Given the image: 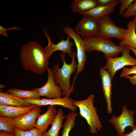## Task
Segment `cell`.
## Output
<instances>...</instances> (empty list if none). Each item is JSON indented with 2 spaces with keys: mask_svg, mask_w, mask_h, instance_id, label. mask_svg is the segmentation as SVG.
<instances>
[{
  "mask_svg": "<svg viewBox=\"0 0 136 136\" xmlns=\"http://www.w3.org/2000/svg\"><path fill=\"white\" fill-rule=\"evenodd\" d=\"M50 57L44 48L34 41L25 43L20 49L22 66L25 71L36 74L41 75L47 70Z\"/></svg>",
  "mask_w": 136,
  "mask_h": 136,
  "instance_id": "cell-1",
  "label": "cell"
},
{
  "mask_svg": "<svg viewBox=\"0 0 136 136\" xmlns=\"http://www.w3.org/2000/svg\"><path fill=\"white\" fill-rule=\"evenodd\" d=\"M76 52L74 51L71 62L68 64L65 62V54L62 52L60 55V58L63 62L62 67H59V63L54 65L52 69L54 82L59 85L61 88L63 95L64 96L69 97L71 93L74 91L70 84L71 75L77 70V64L75 60Z\"/></svg>",
  "mask_w": 136,
  "mask_h": 136,
  "instance_id": "cell-2",
  "label": "cell"
},
{
  "mask_svg": "<svg viewBox=\"0 0 136 136\" xmlns=\"http://www.w3.org/2000/svg\"><path fill=\"white\" fill-rule=\"evenodd\" d=\"M84 42L86 51L91 52L97 51L104 54L106 58L118 57V54L123 53L125 46L116 45L109 39H106L98 36L83 39Z\"/></svg>",
  "mask_w": 136,
  "mask_h": 136,
  "instance_id": "cell-3",
  "label": "cell"
},
{
  "mask_svg": "<svg viewBox=\"0 0 136 136\" xmlns=\"http://www.w3.org/2000/svg\"><path fill=\"white\" fill-rule=\"evenodd\" d=\"M94 96L90 94L85 99L77 100L73 99V104L79 110V114L85 119L89 125V131L93 134L97 133L103 126L97 113V109L94 105Z\"/></svg>",
  "mask_w": 136,
  "mask_h": 136,
  "instance_id": "cell-4",
  "label": "cell"
},
{
  "mask_svg": "<svg viewBox=\"0 0 136 136\" xmlns=\"http://www.w3.org/2000/svg\"><path fill=\"white\" fill-rule=\"evenodd\" d=\"M99 29L98 36L106 39L116 38L121 41L123 38L127 29L115 25L110 18L109 15L104 16L97 20Z\"/></svg>",
  "mask_w": 136,
  "mask_h": 136,
  "instance_id": "cell-5",
  "label": "cell"
},
{
  "mask_svg": "<svg viewBox=\"0 0 136 136\" xmlns=\"http://www.w3.org/2000/svg\"><path fill=\"white\" fill-rule=\"evenodd\" d=\"M129 47L126 46L121 56L106 58V65L104 67L109 73L112 80L116 73L118 70L126 66H133L136 65V58L131 55Z\"/></svg>",
  "mask_w": 136,
  "mask_h": 136,
  "instance_id": "cell-6",
  "label": "cell"
},
{
  "mask_svg": "<svg viewBox=\"0 0 136 136\" xmlns=\"http://www.w3.org/2000/svg\"><path fill=\"white\" fill-rule=\"evenodd\" d=\"M64 32L74 40L77 49L76 55L78 60L76 75L72 85L74 83L78 75L83 71L85 66L87 59L85 52V46L84 40L75 31L72 27L66 26L63 28Z\"/></svg>",
  "mask_w": 136,
  "mask_h": 136,
  "instance_id": "cell-7",
  "label": "cell"
},
{
  "mask_svg": "<svg viewBox=\"0 0 136 136\" xmlns=\"http://www.w3.org/2000/svg\"><path fill=\"white\" fill-rule=\"evenodd\" d=\"M99 29L97 20L88 15H83L81 21L74 28L83 39L98 36Z\"/></svg>",
  "mask_w": 136,
  "mask_h": 136,
  "instance_id": "cell-8",
  "label": "cell"
},
{
  "mask_svg": "<svg viewBox=\"0 0 136 136\" xmlns=\"http://www.w3.org/2000/svg\"><path fill=\"white\" fill-rule=\"evenodd\" d=\"M134 111L128 109L125 106L122 107L121 114L116 117L114 115L109 120V122L113 124L117 132L118 136L124 133L125 128L128 127L133 129L136 127L134 124Z\"/></svg>",
  "mask_w": 136,
  "mask_h": 136,
  "instance_id": "cell-9",
  "label": "cell"
},
{
  "mask_svg": "<svg viewBox=\"0 0 136 136\" xmlns=\"http://www.w3.org/2000/svg\"><path fill=\"white\" fill-rule=\"evenodd\" d=\"M43 29L44 35L46 37L48 41V45L44 48L46 52L50 57L52 55V53L55 51L59 50L66 53L71 58L74 52L72 49L74 43L73 42L70 41L71 38L68 36L66 40H64L62 39L60 42L55 44L52 42L46 28L44 27Z\"/></svg>",
  "mask_w": 136,
  "mask_h": 136,
  "instance_id": "cell-10",
  "label": "cell"
},
{
  "mask_svg": "<svg viewBox=\"0 0 136 136\" xmlns=\"http://www.w3.org/2000/svg\"><path fill=\"white\" fill-rule=\"evenodd\" d=\"M41 111V107L37 106L28 113L14 118L15 128L24 131L30 130L34 127L37 117Z\"/></svg>",
  "mask_w": 136,
  "mask_h": 136,
  "instance_id": "cell-11",
  "label": "cell"
},
{
  "mask_svg": "<svg viewBox=\"0 0 136 136\" xmlns=\"http://www.w3.org/2000/svg\"><path fill=\"white\" fill-rule=\"evenodd\" d=\"M47 70L48 75L47 82L43 86L38 88L40 96L49 99L62 97L63 95L61 89L54 82L52 69L48 68Z\"/></svg>",
  "mask_w": 136,
  "mask_h": 136,
  "instance_id": "cell-12",
  "label": "cell"
},
{
  "mask_svg": "<svg viewBox=\"0 0 136 136\" xmlns=\"http://www.w3.org/2000/svg\"><path fill=\"white\" fill-rule=\"evenodd\" d=\"M32 105L35 104L39 106H62L70 110L72 112H75L77 109V107L72 103L73 99L67 96L61 98L49 99L42 98L37 99H24Z\"/></svg>",
  "mask_w": 136,
  "mask_h": 136,
  "instance_id": "cell-13",
  "label": "cell"
},
{
  "mask_svg": "<svg viewBox=\"0 0 136 136\" xmlns=\"http://www.w3.org/2000/svg\"><path fill=\"white\" fill-rule=\"evenodd\" d=\"M99 73L104 95L107 104V110L108 113L111 114L113 111L111 101L112 81L113 80L109 73L104 67L99 69Z\"/></svg>",
  "mask_w": 136,
  "mask_h": 136,
  "instance_id": "cell-14",
  "label": "cell"
},
{
  "mask_svg": "<svg viewBox=\"0 0 136 136\" xmlns=\"http://www.w3.org/2000/svg\"><path fill=\"white\" fill-rule=\"evenodd\" d=\"M57 112L55 106H48L46 112L40 114L37 117L34 127L39 129L42 133L46 131L49 126L51 124L54 120Z\"/></svg>",
  "mask_w": 136,
  "mask_h": 136,
  "instance_id": "cell-15",
  "label": "cell"
},
{
  "mask_svg": "<svg viewBox=\"0 0 136 136\" xmlns=\"http://www.w3.org/2000/svg\"><path fill=\"white\" fill-rule=\"evenodd\" d=\"M37 106L33 104L28 107H20L0 105V116L14 118L28 113Z\"/></svg>",
  "mask_w": 136,
  "mask_h": 136,
  "instance_id": "cell-16",
  "label": "cell"
},
{
  "mask_svg": "<svg viewBox=\"0 0 136 136\" xmlns=\"http://www.w3.org/2000/svg\"><path fill=\"white\" fill-rule=\"evenodd\" d=\"M126 33L119 45H124L136 49V19L133 17L128 22Z\"/></svg>",
  "mask_w": 136,
  "mask_h": 136,
  "instance_id": "cell-17",
  "label": "cell"
},
{
  "mask_svg": "<svg viewBox=\"0 0 136 136\" xmlns=\"http://www.w3.org/2000/svg\"><path fill=\"white\" fill-rule=\"evenodd\" d=\"M118 0L109 5L104 6H97L90 10L80 13L83 15L90 16L97 20L101 17L107 15L111 14L114 11L118 3Z\"/></svg>",
  "mask_w": 136,
  "mask_h": 136,
  "instance_id": "cell-18",
  "label": "cell"
},
{
  "mask_svg": "<svg viewBox=\"0 0 136 136\" xmlns=\"http://www.w3.org/2000/svg\"><path fill=\"white\" fill-rule=\"evenodd\" d=\"M0 105L20 107H28L32 105L14 95L1 91L0 92Z\"/></svg>",
  "mask_w": 136,
  "mask_h": 136,
  "instance_id": "cell-19",
  "label": "cell"
},
{
  "mask_svg": "<svg viewBox=\"0 0 136 136\" xmlns=\"http://www.w3.org/2000/svg\"><path fill=\"white\" fill-rule=\"evenodd\" d=\"M64 115L62 110L60 108L57 111L56 116L51 124V128L48 131L43 133L42 136H59V132L61 128L63 127L62 122L66 118Z\"/></svg>",
  "mask_w": 136,
  "mask_h": 136,
  "instance_id": "cell-20",
  "label": "cell"
},
{
  "mask_svg": "<svg viewBox=\"0 0 136 136\" xmlns=\"http://www.w3.org/2000/svg\"><path fill=\"white\" fill-rule=\"evenodd\" d=\"M70 6L72 12L79 13L98 6L96 0H74Z\"/></svg>",
  "mask_w": 136,
  "mask_h": 136,
  "instance_id": "cell-21",
  "label": "cell"
},
{
  "mask_svg": "<svg viewBox=\"0 0 136 136\" xmlns=\"http://www.w3.org/2000/svg\"><path fill=\"white\" fill-rule=\"evenodd\" d=\"M6 92L14 95L23 99H40L41 96L40 95L38 88H35L32 90H30L11 88L7 90Z\"/></svg>",
  "mask_w": 136,
  "mask_h": 136,
  "instance_id": "cell-22",
  "label": "cell"
},
{
  "mask_svg": "<svg viewBox=\"0 0 136 136\" xmlns=\"http://www.w3.org/2000/svg\"><path fill=\"white\" fill-rule=\"evenodd\" d=\"M77 114L71 112L66 116V120L63 126L62 136H69L71 130L74 127Z\"/></svg>",
  "mask_w": 136,
  "mask_h": 136,
  "instance_id": "cell-23",
  "label": "cell"
},
{
  "mask_svg": "<svg viewBox=\"0 0 136 136\" xmlns=\"http://www.w3.org/2000/svg\"><path fill=\"white\" fill-rule=\"evenodd\" d=\"M15 125L14 118L0 116V130L15 134Z\"/></svg>",
  "mask_w": 136,
  "mask_h": 136,
  "instance_id": "cell-24",
  "label": "cell"
},
{
  "mask_svg": "<svg viewBox=\"0 0 136 136\" xmlns=\"http://www.w3.org/2000/svg\"><path fill=\"white\" fill-rule=\"evenodd\" d=\"M15 136H42V133L40 130L35 127L26 131H22L15 128Z\"/></svg>",
  "mask_w": 136,
  "mask_h": 136,
  "instance_id": "cell-25",
  "label": "cell"
},
{
  "mask_svg": "<svg viewBox=\"0 0 136 136\" xmlns=\"http://www.w3.org/2000/svg\"><path fill=\"white\" fill-rule=\"evenodd\" d=\"M136 14V0H134L122 15L125 18L134 17Z\"/></svg>",
  "mask_w": 136,
  "mask_h": 136,
  "instance_id": "cell-26",
  "label": "cell"
},
{
  "mask_svg": "<svg viewBox=\"0 0 136 136\" xmlns=\"http://www.w3.org/2000/svg\"><path fill=\"white\" fill-rule=\"evenodd\" d=\"M134 0H120L118 3L121 4L119 7V14L120 15H123L125 9H127L130 5L134 1Z\"/></svg>",
  "mask_w": 136,
  "mask_h": 136,
  "instance_id": "cell-27",
  "label": "cell"
},
{
  "mask_svg": "<svg viewBox=\"0 0 136 136\" xmlns=\"http://www.w3.org/2000/svg\"><path fill=\"white\" fill-rule=\"evenodd\" d=\"M133 74L136 75V65L130 68L126 67H123L120 77L121 78H123Z\"/></svg>",
  "mask_w": 136,
  "mask_h": 136,
  "instance_id": "cell-28",
  "label": "cell"
},
{
  "mask_svg": "<svg viewBox=\"0 0 136 136\" xmlns=\"http://www.w3.org/2000/svg\"><path fill=\"white\" fill-rule=\"evenodd\" d=\"M20 29L19 27H16L5 28L4 27L0 25V34L8 38L9 36L6 31L7 30L11 29L19 30Z\"/></svg>",
  "mask_w": 136,
  "mask_h": 136,
  "instance_id": "cell-29",
  "label": "cell"
},
{
  "mask_svg": "<svg viewBox=\"0 0 136 136\" xmlns=\"http://www.w3.org/2000/svg\"><path fill=\"white\" fill-rule=\"evenodd\" d=\"M98 6H104L109 5L115 0H96Z\"/></svg>",
  "mask_w": 136,
  "mask_h": 136,
  "instance_id": "cell-30",
  "label": "cell"
},
{
  "mask_svg": "<svg viewBox=\"0 0 136 136\" xmlns=\"http://www.w3.org/2000/svg\"><path fill=\"white\" fill-rule=\"evenodd\" d=\"M125 78L128 79L131 84L136 87V75H133L132 76H128Z\"/></svg>",
  "mask_w": 136,
  "mask_h": 136,
  "instance_id": "cell-31",
  "label": "cell"
},
{
  "mask_svg": "<svg viewBox=\"0 0 136 136\" xmlns=\"http://www.w3.org/2000/svg\"><path fill=\"white\" fill-rule=\"evenodd\" d=\"M120 136H136V127L132 129V131L129 133L127 134L124 133Z\"/></svg>",
  "mask_w": 136,
  "mask_h": 136,
  "instance_id": "cell-32",
  "label": "cell"
},
{
  "mask_svg": "<svg viewBox=\"0 0 136 136\" xmlns=\"http://www.w3.org/2000/svg\"><path fill=\"white\" fill-rule=\"evenodd\" d=\"M0 136H15V134L6 131L0 130Z\"/></svg>",
  "mask_w": 136,
  "mask_h": 136,
  "instance_id": "cell-33",
  "label": "cell"
},
{
  "mask_svg": "<svg viewBox=\"0 0 136 136\" xmlns=\"http://www.w3.org/2000/svg\"><path fill=\"white\" fill-rule=\"evenodd\" d=\"M129 47L130 49V50L132 52L134 53L136 57V49L130 47Z\"/></svg>",
  "mask_w": 136,
  "mask_h": 136,
  "instance_id": "cell-34",
  "label": "cell"
},
{
  "mask_svg": "<svg viewBox=\"0 0 136 136\" xmlns=\"http://www.w3.org/2000/svg\"><path fill=\"white\" fill-rule=\"evenodd\" d=\"M6 87L5 86L0 84V88L1 89L2 88H6Z\"/></svg>",
  "mask_w": 136,
  "mask_h": 136,
  "instance_id": "cell-35",
  "label": "cell"
},
{
  "mask_svg": "<svg viewBox=\"0 0 136 136\" xmlns=\"http://www.w3.org/2000/svg\"><path fill=\"white\" fill-rule=\"evenodd\" d=\"M134 17L136 19V14L134 16Z\"/></svg>",
  "mask_w": 136,
  "mask_h": 136,
  "instance_id": "cell-36",
  "label": "cell"
}]
</instances>
